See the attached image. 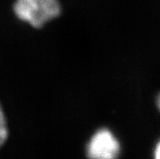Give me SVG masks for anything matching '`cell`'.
I'll use <instances>...</instances> for the list:
<instances>
[{
  "label": "cell",
  "mask_w": 160,
  "mask_h": 159,
  "mask_svg": "<svg viewBox=\"0 0 160 159\" xmlns=\"http://www.w3.org/2000/svg\"><path fill=\"white\" fill-rule=\"evenodd\" d=\"M120 144L111 132L102 129L93 136L87 147L90 158L112 159L120 153Z\"/></svg>",
  "instance_id": "cell-2"
},
{
  "label": "cell",
  "mask_w": 160,
  "mask_h": 159,
  "mask_svg": "<svg viewBox=\"0 0 160 159\" xmlns=\"http://www.w3.org/2000/svg\"><path fill=\"white\" fill-rule=\"evenodd\" d=\"M14 12L19 19L41 28L60 13L57 0H16Z\"/></svg>",
  "instance_id": "cell-1"
},
{
  "label": "cell",
  "mask_w": 160,
  "mask_h": 159,
  "mask_svg": "<svg viewBox=\"0 0 160 159\" xmlns=\"http://www.w3.org/2000/svg\"><path fill=\"white\" fill-rule=\"evenodd\" d=\"M157 104H158V107L160 111V94L158 95V98H157Z\"/></svg>",
  "instance_id": "cell-5"
},
{
  "label": "cell",
  "mask_w": 160,
  "mask_h": 159,
  "mask_svg": "<svg viewBox=\"0 0 160 159\" xmlns=\"http://www.w3.org/2000/svg\"><path fill=\"white\" fill-rule=\"evenodd\" d=\"M154 153H155V157L158 159H160V142L157 145Z\"/></svg>",
  "instance_id": "cell-4"
},
{
  "label": "cell",
  "mask_w": 160,
  "mask_h": 159,
  "mask_svg": "<svg viewBox=\"0 0 160 159\" xmlns=\"http://www.w3.org/2000/svg\"><path fill=\"white\" fill-rule=\"evenodd\" d=\"M8 127H7L6 119H5L2 108L0 107V147L6 141L7 138H8Z\"/></svg>",
  "instance_id": "cell-3"
}]
</instances>
